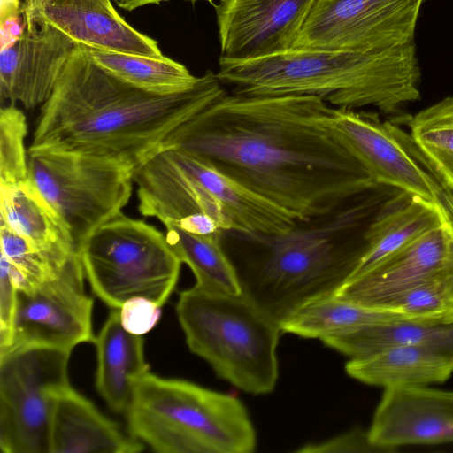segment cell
<instances>
[{"label":"cell","instance_id":"obj_1","mask_svg":"<svg viewBox=\"0 0 453 453\" xmlns=\"http://www.w3.org/2000/svg\"><path fill=\"white\" fill-rule=\"evenodd\" d=\"M331 109L318 96L226 91L157 150L184 151L308 223L379 185L326 126Z\"/></svg>","mask_w":453,"mask_h":453},{"label":"cell","instance_id":"obj_2","mask_svg":"<svg viewBox=\"0 0 453 453\" xmlns=\"http://www.w3.org/2000/svg\"><path fill=\"white\" fill-rule=\"evenodd\" d=\"M225 92L211 70L179 92L139 88L102 69L88 47L77 43L42 104L28 151L78 154L134 172L178 126Z\"/></svg>","mask_w":453,"mask_h":453},{"label":"cell","instance_id":"obj_3","mask_svg":"<svg viewBox=\"0 0 453 453\" xmlns=\"http://www.w3.org/2000/svg\"><path fill=\"white\" fill-rule=\"evenodd\" d=\"M217 76L246 96L311 95L334 108L374 107L405 123L403 105L420 99L415 42L377 52L290 49L249 59L219 58Z\"/></svg>","mask_w":453,"mask_h":453},{"label":"cell","instance_id":"obj_4","mask_svg":"<svg viewBox=\"0 0 453 453\" xmlns=\"http://www.w3.org/2000/svg\"><path fill=\"white\" fill-rule=\"evenodd\" d=\"M381 203L377 193L368 192L327 226L256 236L262 251L232 263L242 294L280 325L305 303L337 292L365 250L364 237L350 240L337 232L372 217Z\"/></svg>","mask_w":453,"mask_h":453},{"label":"cell","instance_id":"obj_5","mask_svg":"<svg viewBox=\"0 0 453 453\" xmlns=\"http://www.w3.org/2000/svg\"><path fill=\"white\" fill-rule=\"evenodd\" d=\"M129 434L160 453H250L257 437L236 397L147 372L134 381Z\"/></svg>","mask_w":453,"mask_h":453},{"label":"cell","instance_id":"obj_6","mask_svg":"<svg viewBox=\"0 0 453 453\" xmlns=\"http://www.w3.org/2000/svg\"><path fill=\"white\" fill-rule=\"evenodd\" d=\"M176 313L186 342L222 379L254 395L273 390L280 325L242 293L197 285L180 293Z\"/></svg>","mask_w":453,"mask_h":453},{"label":"cell","instance_id":"obj_7","mask_svg":"<svg viewBox=\"0 0 453 453\" xmlns=\"http://www.w3.org/2000/svg\"><path fill=\"white\" fill-rule=\"evenodd\" d=\"M77 252L95 295L118 310L134 297L162 307L177 284L182 263L165 234L122 212L92 231Z\"/></svg>","mask_w":453,"mask_h":453},{"label":"cell","instance_id":"obj_8","mask_svg":"<svg viewBox=\"0 0 453 453\" xmlns=\"http://www.w3.org/2000/svg\"><path fill=\"white\" fill-rule=\"evenodd\" d=\"M326 124L373 180L436 206L453 234V190L419 150L410 133L377 113L332 107Z\"/></svg>","mask_w":453,"mask_h":453},{"label":"cell","instance_id":"obj_9","mask_svg":"<svg viewBox=\"0 0 453 453\" xmlns=\"http://www.w3.org/2000/svg\"><path fill=\"white\" fill-rule=\"evenodd\" d=\"M29 177L68 228L76 247L97 226L122 212L134 172L87 156L28 151Z\"/></svg>","mask_w":453,"mask_h":453},{"label":"cell","instance_id":"obj_10","mask_svg":"<svg viewBox=\"0 0 453 453\" xmlns=\"http://www.w3.org/2000/svg\"><path fill=\"white\" fill-rule=\"evenodd\" d=\"M71 349L28 344L0 354V449L49 453L57 393L69 385Z\"/></svg>","mask_w":453,"mask_h":453},{"label":"cell","instance_id":"obj_11","mask_svg":"<svg viewBox=\"0 0 453 453\" xmlns=\"http://www.w3.org/2000/svg\"><path fill=\"white\" fill-rule=\"evenodd\" d=\"M424 0H317L291 49L377 52L414 42Z\"/></svg>","mask_w":453,"mask_h":453},{"label":"cell","instance_id":"obj_12","mask_svg":"<svg viewBox=\"0 0 453 453\" xmlns=\"http://www.w3.org/2000/svg\"><path fill=\"white\" fill-rule=\"evenodd\" d=\"M84 277L76 251L56 276L18 290L12 342L7 350L28 344L72 350L94 342L93 299L84 289Z\"/></svg>","mask_w":453,"mask_h":453},{"label":"cell","instance_id":"obj_13","mask_svg":"<svg viewBox=\"0 0 453 453\" xmlns=\"http://www.w3.org/2000/svg\"><path fill=\"white\" fill-rule=\"evenodd\" d=\"M133 181L143 216L196 234L231 231L218 202L166 150H158L144 160L134 171Z\"/></svg>","mask_w":453,"mask_h":453},{"label":"cell","instance_id":"obj_14","mask_svg":"<svg viewBox=\"0 0 453 453\" xmlns=\"http://www.w3.org/2000/svg\"><path fill=\"white\" fill-rule=\"evenodd\" d=\"M316 1L219 0V58L249 60L290 50Z\"/></svg>","mask_w":453,"mask_h":453},{"label":"cell","instance_id":"obj_15","mask_svg":"<svg viewBox=\"0 0 453 453\" xmlns=\"http://www.w3.org/2000/svg\"><path fill=\"white\" fill-rule=\"evenodd\" d=\"M22 17L27 27L45 23L90 48L164 57L157 42L130 26L111 0H23Z\"/></svg>","mask_w":453,"mask_h":453},{"label":"cell","instance_id":"obj_16","mask_svg":"<svg viewBox=\"0 0 453 453\" xmlns=\"http://www.w3.org/2000/svg\"><path fill=\"white\" fill-rule=\"evenodd\" d=\"M368 433L387 452L453 442V391L429 386L387 388Z\"/></svg>","mask_w":453,"mask_h":453},{"label":"cell","instance_id":"obj_17","mask_svg":"<svg viewBox=\"0 0 453 453\" xmlns=\"http://www.w3.org/2000/svg\"><path fill=\"white\" fill-rule=\"evenodd\" d=\"M75 43L54 27H27L20 36L1 47V103L19 102L32 109L51 95Z\"/></svg>","mask_w":453,"mask_h":453},{"label":"cell","instance_id":"obj_18","mask_svg":"<svg viewBox=\"0 0 453 453\" xmlns=\"http://www.w3.org/2000/svg\"><path fill=\"white\" fill-rule=\"evenodd\" d=\"M453 271V234L446 226L411 242L335 292L356 303L375 308L380 302Z\"/></svg>","mask_w":453,"mask_h":453},{"label":"cell","instance_id":"obj_19","mask_svg":"<svg viewBox=\"0 0 453 453\" xmlns=\"http://www.w3.org/2000/svg\"><path fill=\"white\" fill-rule=\"evenodd\" d=\"M166 150L218 202L231 227L250 236H273L297 226L296 218L200 159L176 149Z\"/></svg>","mask_w":453,"mask_h":453},{"label":"cell","instance_id":"obj_20","mask_svg":"<svg viewBox=\"0 0 453 453\" xmlns=\"http://www.w3.org/2000/svg\"><path fill=\"white\" fill-rule=\"evenodd\" d=\"M143 443L127 435L71 385L56 395L49 434V453H136Z\"/></svg>","mask_w":453,"mask_h":453},{"label":"cell","instance_id":"obj_21","mask_svg":"<svg viewBox=\"0 0 453 453\" xmlns=\"http://www.w3.org/2000/svg\"><path fill=\"white\" fill-rule=\"evenodd\" d=\"M441 226L446 223L436 206L417 196L396 191L383 203L365 229V250L347 281L361 276L411 242Z\"/></svg>","mask_w":453,"mask_h":453},{"label":"cell","instance_id":"obj_22","mask_svg":"<svg viewBox=\"0 0 453 453\" xmlns=\"http://www.w3.org/2000/svg\"><path fill=\"white\" fill-rule=\"evenodd\" d=\"M94 343L96 349V387L111 410L126 412L134 381L150 371L141 335L127 332L119 310L111 311Z\"/></svg>","mask_w":453,"mask_h":453},{"label":"cell","instance_id":"obj_23","mask_svg":"<svg viewBox=\"0 0 453 453\" xmlns=\"http://www.w3.org/2000/svg\"><path fill=\"white\" fill-rule=\"evenodd\" d=\"M0 221L35 249L65 262L77 251L64 221L45 200L34 182L0 186Z\"/></svg>","mask_w":453,"mask_h":453},{"label":"cell","instance_id":"obj_24","mask_svg":"<svg viewBox=\"0 0 453 453\" xmlns=\"http://www.w3.org/2000/svg\"><path fill=\"white\" fill-rule=\"evenodd\" d=\"M347 373L364 383L387 388L442 383L453 373V361L428 348L395 345L351 358Z\"/></svg>","mask_w":453,"mask_h":453},{"label":"cell","instance_id":"obj_25","mask_svg":"<svg viewBox=\"0 0 453 453\" xmlns=\"http://www.w3.org/2000/svg\"><path fill=\"white\" fill-rule=\"evenodd\" d=\"M398 320L413 321L403 314L366 307L333 293L301 306L283 320L280 327L281 332L323 341Z\"/></svg>","mask_w":453,"mask_h":453},{"label":"cell","instance_id":"obj_26","mask_svg":"<svg viewBox=\"0 0 453 453\" xmlns=\"http://www.w3.org/2000/svg\"><path fill=\"white\" fill-rule=\"evenodd\" d=\"M322 342L351 358L365 357L395 345H416L433 349L453 361V321H392Z\"/></svg>","mask_w":453,"mask_h":453},{"label":"cell","instance_id":"obj_27","mask_svg":"<svg viewBox=\"0 0 453 453\" xmlns=\"http://www.w3.org/2000/svg\"><path fill=\"white\" fill-rule=\"evenodd\" d=\"M165 226L168 243L192 270L196 285L217 293H242L235 269L221 244V233L202 235L173 224Z\"/></svg>","mask_w":453,"mask_h":453},{"label":"cell","instance_id":"obj_28","mask_svg":"<svg viewBox=\"0 0 453 453\" xmlns=\"http://www.w3.org/2000/svg\"><path fill=\"white\" fill-rule=\"evenodd\" d=\"M95 63L102 69L134 87L168 94L192 87L198 81L187 67L165 56H148L109 51L88 47Z\"/></svg>","mask_w":453,"mask_h":453},{"label":"cell","instance_id":"obj_29","mask_svg":"<svg viewBox=\"0 0 453 453\" xmlns=\"http://www.w3.org/2000/svg\"><path fill=\"white\" fill-rule=\"evenodd\" d=\"M406 124L419 150L453 190V96L410 117Z\"/></svg>","mask_w":453,"mask_h":453},{"label":"cell","instance_id":"obj_30","mask_svg":"<svg viewBox=\"0 0 453 453\" xmlns=\"http://www.w3.org/2000/svg\"><path fill=\"white\" fill-rule=\"evenodd\" d=\"M1 256L17 290L33 288L56 276L67 261H59L35 249L22 236L0 221Z\"/></svg>","mask_w":453,"mask_h":453},{"label":"cell","instance_id":"obj_31","mask_svg":"<svg viewBox=\"0 0 453 453\" xmlns=\"http://www.w3.org/2000/svg\"><path fill=\"white\" fill-rule=\"evenodd\" d=\"M449 275L414 286L380 302L375 308L403 314L417 322H452L453 303L448 286Z\"/></svg>","mask_w":453,"mask_h":453},{"label":"cell","instance_id":"obj_32","mask_svg":"<svg viewBox=\"0 0 453 453\" xmlns=\"http://www.w3.org/2000/svg\"><path fill=\"white\" fill-rule=\"evenodd\" d=\"M27 124L25 114L14 104L0 110V186L27 180L28 157L25 149Z\"/></svg>","mask_w":453,"mask_h":453},{"label":"cell","instance_id":"obj_33","mask_svg":"<svg viewBox=\"0 0 453 453\" xmlns=\"http://www.w3.org/2000/svg\"><path fill=\"white\" fill-rule=\"evenodd\" d=\"M17 288L10 274L7 262L0 259V353L7 350L12 342L17 309Z\"/></svg>","mask_w":453,"mask_h":453},{"label":"cell","instance_id":"obj_34","mask_svg":"<svg viewBox=\"0 0 453 453\" xmlns=\"http://www.w3.org/2000/svg\"><path fill=\"white\" fill-rule=\"evenodd\" d=\"M119 310L123 327L136 335L150 331L161 316L160 306L144 297L131 298Z\"/></svg>","mask_w":453,"mask_h":453},{"label":"cell","instance_id":"obj_35","mask_svg":"<svg viewBox=\"0 0 453 453\" xmlns=\"http://www.w3.org/2000/svg\"><path fill=\"white\" fill-rule=\"evenodd\" d=\"M297 452H387L372 442L368 431L355 427L349 432L321 443L309 444Z\"/></svg>","mask_w":453,"mask_h":453},{"label":"cell","instance_id":"obj_36","mask_svg":"<svg viewBox=\"0 0 453 453\" xmlns=\"http://www.w3.org/2000/svg\"><path fill=\"white\" fill-rule=\"evenodd\" d=\"M21 0H0V20L22 15Z\"/></svg>","mask_w":453,"mask_h":453},{"label":"cell","instance_id":"obj_37","mask_svg":"<svg viewBox=\"0 0 453 453\" xmlns=\"http://www.w3.org/2000/svg\"><path fill=\"white\" fill-rule=\"evenodd\" d=\"M118 6L126 11H133L146 4H158L168 0H115Z\"/></svg>","mask_w":453,"mask_h":453},{"label":"cell","instance_id":"obj_38","mask_svg":"<svg viewBox=\"0 0 453 453\" xmlns=\"http://www.w3.org/2000/svg\"><path fill=\"white\" fill-rule=\"evenodd\" d=\"M448 286H449V295H450V297H451V300L453 303V271L448 278Z\"/></svg>","mask_w":453,"mask_h":453},{"label":"cell","instance_id":"obj_39","mask_svg":"<svg viewBox=\"0 0 453 453\" xmlns=\"http://www.w3.org/2000/svg\"><path fill=\"white\" fill-rule=\"evenodd\" d=\"M184 1H188V2H190L192 4H195L196 2H198V1H206V2H209L210 4H213L212 0H184Z\"/></svg>","mask_w":453,"mask_h":453}]
</instances>
